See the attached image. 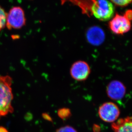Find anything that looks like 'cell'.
<instances>
[{
	"label": "cell",
	"instance_id": "1",
	"mask_svg": "<svg viewBox=\"0 0 132 132\" xmlns=\"http://www.w3.org/2000/svg\"><path fill=\"white\" fill-rule=\"evenodd\" d=\"M12 78L9 76H0V118L14 111L12 106Z\"/></svg>",
	"mask_w": 132,
	"mask_h": 132
},
{
	"label": "cell",
	"instance_id": "2",
	"mask_svg": "<svg viewBox=\"0 0 132 132\" xmlns=\"http://www.w3.org/2000/svg\"><path fill=\"white\" fill-rule=\"evenodd\" d=\"M91 12L99 20L107 21L114 15V6L108 0H97L92 5Z\"/></svg>",
	"mask_w": 132,
	"mask_h": 132
},
{
	"label": "cell",
	"instance_id": "3",
	"mask_svg": "<svg viewBox=\"0 0 132 132\" xmlns=\"http://www.w3.org/2000/svg\"><path fill=\"white\" fill-rule=\"evenodd\" d=\"M24 11L20 6H14L6 13V26L9 30L19 29L26 24Z\"/></svg>",
	"mask_w": 132,
	"mask_h": 132
},
{
	"label": "cell",
	"instance_id": "4",
	"mask_svg": "<svg viewBox=\"0 0 132 132\" xmlns=\"http://www.w3.org/2000/svg\"><path fill=\"white\" fill-rule=\"evenodd\" d=\"M111 31L116 35H123L128 32L132 27L131 21L125 14L123 15L116 13L109 23Z\"/></svg>",
	"mask_w": 132,
	"mask_h": 132
},
{
	"label": "cell",
	"instance_id": "5",
	"mask_svg": "<svg viewBox=\"0 0 132 132\" xmlns=\"http://www.w3.org/2000/svg\"><path fill=\"white\" fill-rule=\"evenodd\" d=\"M98 114L100 118L105 122L114 123L119 116L120 111L116 103L106 102L99 107Z\"/></svg>",
	"mask_w": 132,
	"mask_h": 132
},
{
	"label": "cell",
	"instance_id": "6",
	"mask_svg": "<svg viewBox=\"0 0 132 132\" xmlns=\"http://www.w3.org/2000/svg\"><path fill=\"white\" fill-rule=\"evenodd\" d=\"M90 67L85 61H78L74 63L70 69V74L72 79L79 81H85L90 73Z\"/></svg>",
	"mask_w": 132,
	"mask_h": 132
},
{
	"label": "cell",
	"instance_id": "7",
	"mask_svg": "<svg viewBox=\"0 0 132 132\" xmlns=\"http://www.w3.org/2000/svg\"><path fill=\"white\" fill-rule=\"evenodd\" d=\"M86 39L90 44L94 46H99L105 39V34L102 28L98 26L89 28L86 34Z\"/></svg>",
	"mask_w": 132,
	"mask_h": 132
},
{
	"label": "cell",
	"instance_id": "8",
	"mask_svg": "<svg viewBox=\"0 0 132 132\" xmlns=\"http://www.w3.org/2000/svg\"><path fill=\"white\" fill-rule=\"evenodd\" d=\"M126 93V88L122 83L114 80L111 81L107 87V94L109 98L114 100L122 99Z\"/></svg>",
	"mask_w": 132,
	"mask_h": 132
},
{
	"label": "cell",
	"instance_id": "9",
	"mask_svg": "<svg viewBox=\"0 0 132 132\" xmlns=\"http://www.w3.org/2000/svg\"><path fill=\"white\" fill-rule=\"evenodd\" d=\"M114 132H132V116L121 118L112 124Z\"/></svg>",
	"mask_w": 132,
	"mask_h": 132
},
{
	"label": "cell",
	"instance_id": "10",
	"mask_svg": "<svg viewBox=\"0 0 132 132\" xmlns=\"http://www.w3.org/2000/svg\"><path fill=\"white\" fill-rule=\"evenodd\" d=\"M57 114L60 118L63 120H65L69 118L72 115V113L70 109L62 108L58 110Z\"/></svg>",
	"mask_w": 132,
	"mask_h": 132
},
{
	"label": "cell",
	"instance_id": "11",
	"mask_svg": "<svg viewBox=\"0 0 132 132\" xmlns=\"http://www.w3.org/2000/svg\"><path fill=\"white\" fill-rule=\"evenodd\" d=\"M6 13L0 6V31L5 27L6 22Z\"/></svg>",
	"mask_w": 132,
	"mask_h": 132
},
{
	"label": "cell",
	"instance_id": "12",
	"mask_svg": "<svg viewBox=\"0 0 132 132\" xmlns=\"http://www.w3.org/2000/svg\"><path fill=\"white\" fill-rule=\"evenodd\" d=\"M112 3L118 6L125 7L127 6L132 2V0H110Z\"/></svg>",
	"mask_w": 132,
	"mask_h": 132
},
{
	"label": "cell",
	"instance_id": "13",
	"mask_svg": "<svg viewBox=\"0 0 132 132\" xmlns=\"http://www.w3.org/2000/svg\"><path fill=\"white\" fill-rule=\"evenodd\" d=\"M56 132H77V131L72 127L67 125L58 129Z\"/></svg>",
	"mask_w": 132,
	"mask_h": 132
},
{
	"label": "cell",
	"instance_id": "14",
	"mask_svg": "<svg viewBox=\"0 0 132 132\" xmlns=\"http://www.w3.org/2000/svg\"><path fill=\"white\" fill-rule=\"evenodd\" d=\"M125 15H126V16L130 19V20H132V10H127L126 12L125 13Z\"/></svg>",
	"mask_w": 132,
	"mask_h": 132
},
{
	"label": "cell",
	"instance_id": "15",
	"mask_svg": "<svg viewBox=\"0 0 132 132\" xmlns=\"http://www.w3.org/2000/svg\"><path fill=\"white\" fill-rule=\"evenodd\" d=\"M42 116H43V118H45L46 120H48V121L51 120V117H50V116L47 113H45L43 114Z\"/></svg>",
	"mask_w": 132,
	"mask_h": 132
},
{
	"label": "cell",
	"instance_id": "16",
	"mask_svg": "<svg viewBox=\"0 0 132 132\" xmlns=\"http://www.w3.org/2000/svg\"><path fill=\"white\" fill-rule=\"evenodd\" d=\"M0 132H9L5 127L0 126Z\"/></svg>",
	"mask_w": 132,
	"mask_h": 132
}]
</instances>
